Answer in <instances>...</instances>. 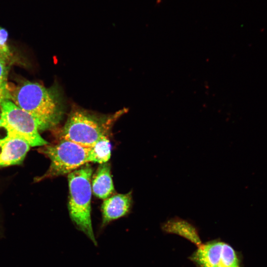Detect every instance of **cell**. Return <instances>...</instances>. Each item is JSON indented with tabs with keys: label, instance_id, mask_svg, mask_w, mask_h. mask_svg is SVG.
I'll use <instances>...</instances> for the list:
<instances>
[{
	"label": "cell",
	"instance_id": "cell-10",
	"mask_svg": "<svg viewBox=\"0 0 267 267\" xmlns=\"http://www.w3.org/2000/svg\"><path fill=\"white\" fill-rule=\"evenodd\" d=\"M167 233H175L184 237L197 247L201 243L197 228L189 221L178 217L171 218L161 224Z\"/></svg>",
	"mask_w": 267,
	"mask_h": 267
},
{
	"label": "cell",
	"instance_id": "cell-1",
	"mask_svg": "<svg viewBox=\"0 0 267 267\" xmlns=\"http://www.w3.org/2000/svg\"><path fill=\"white\" fill-rule=\"evenodd\" d=\"M9 100L35 119L39 130L50 129L60 120L62 113L60 101L52 89L27 81L16 87L9 85Z\"/></svg>",
	"mask_w": 267,
	"mask_h": 267
},
{
	"label": "cell",
	"instance_id": "cell-12",
	"mask_svg": "<svg viewBox=\"0 0 267 267\" xmlns=\"http://www.w3.org/2000/svg\"><path fill=\"white\" fill-rule=\"evenodd\" d=\"M7 60L6 58L0 57V103L4 100L9 99Z\"/></svg>",
	"mask_w": 267,
	"mask_h": 267
},
{
	"label": "cell",
	"instance_id": "cell-6",
	"mask_svg": "<svg viewBox=\"0 0 267 267\" xmlns=\"http://www.w3.org/2000/svg\"><path fill=\"white\" fill-rule=\"evenodd\" d=\"M190 260L198 267H239V259L233 248L218 240L201 244Z\"/></svg>",
	"mask_w": 267,
	"mask_h": 267
},
{
	"label": "cell",
	"instance_id": "cell-5",
	"mask_svg": "<svg viewBox=\"0 0 267 267\" xmlns=\"http://www.w3.org/2000/svg\"><path fill=\"white\" fill-rule=\"evenodd\" d=\"M0 106V121L27 141L30 146L42 147L48 143L40 134L39 125L30 114L9 99L2 101Z\"/></svg>",
	"mask_w": 267,
	"mask_h": 267
},
{
	"label": "cell",
	"instance_id": "cell-7",
	"mask_svg": "<svg viewBox=\"0 0 267 267\" xmlns=\"http://www.w3.org/2000/svg\"><path fill=\"white\" fill-rule=\"evenodd\" d=\"M30 145L0 121V167L21 164Z\"/></svg>",
	"mask_w": 267,
	"mask_h": 267
},
{
	"label": "cell",
	"instance_id": "cell-8",
	"mask_svg": "<svg viewBox=\"0 0 267 267\" xmlns=\"http://www.w3.org/2000/svg\"><path fill=\"white\" fill-rule=\"evenodd\" d=\"M132 203V192L117 194L104 199L102 205V226L119 219L130 211Z\"/></svg>",
	"mask_w": 267,
	"mask_h": 267
},
{
	"label": "cell",
	"instance_id": "cell-14",
	"mask_svg": "<svg viewBox=\"0 0 267 267\" xmlns=\"http://www.w3.org/2000/svg\"><path fill=\"white\" fill-rule=\"evenodd\" d=\"M8 56H9L8 55L6 54L0 49V57L4 58L7 59Z\"/></svg>",
	"mask_w": 267,
	"mask_h": 267
},
{
	"label": "cell",
	"instance_id": "cell-13",
	"mask_svg": "<svg viewBox=\"0 0 267 267\" xmlns=\"http://www.w3.org/2000/svg\"><path fill=\"white\" fill-rule=\"evenodd\" d=\"M7 32L4 29L0 27V49L9 56L10 52L7 44Z\"/></svg>",
	"mask_w": 267,
	"mask_h": 267
},
{
	"label": "cell",
	"instance_id": "cell-2",
	"mask_svg": "<svg viewBox=\"0 0 267 267\" xmlns=\"http://www.w3.org/2000/svg\"><path fill=\"white\" fill-rule=\"evenodd\" d=\"M92 174V169L87 163L68 174V210L76 227L96 245L91 218Z\"/></svg>",
	"mask_w": 267,
	"mask_h": 267
},
{
	"label": "cell",
	"instance_id": "cell-15",
	"mask_svg": "<svg viewBox=\"0 0 267 267\" xmlns=\"http://www.w3.org/2000/svg\"><path fill=\"white\" fill-rule=\"evenodd\" d=\"M1 107L0 106V121L1 120Z\"/></svg>",
	"mask_w": 267,
	"mask_h": 267
},
{
	"label": "cell",
	"instance_id": "cell-4",
	"mask_svg": "<svg viewBox=\"0 0 267 267\" xmlns=\"http://www.w3.org/2000/svg\"><path fill=\"white\" fill-rule=\"evenodd\" d=\"M39 151L50 160V164L45 174L37 179L38 181L69 174L91 162L90 147L63 139L40 147Z\"/></svg>",
	"mask_w": 267,
	"mask_h": 267
},
{
	"label": "cell",
	"instance_id": "cell-3",
	"mask_svg": "<svg viewBox=\"0 0 267 267\" xmlns=\"http://www.w3.org/2000/svg\"><path fill=\"white\" fill-rule=\"evenodd\" d=\"M124 112L120 110L110 116L101 117L75 107L60 130L59 138L91 147L101 138L107 136L113 122Z\"/></svg>",
	"mask_w": 267,
	"mask_h": 267
},
{
	"label": "cell",
	"instance_id": "cell-11",
	"mask_svg": "<svg viewBox=\"0 0 267 267\" xmlns=\"http://www.w3.org/2000/svg\"><path fill=\"white\" fill-rule=\"evenodd\" d=\"M111 144L107 136L98 140L90 147L91 162L100 164L107 162L111 156Z\"/></svg>",
	"mask_w": 267,
	"mask_h": 267
},
{
	"label": "cell",
	"instance_id": "cell-9",
	"mask_svg": "<svg viewBox=\"0 0 267 267\" xmlns=\"http://www.w3.org/2000/svg\"><path fill=\"white\" fill-rule=\"evenodd\" d=\"M92 191L98 198L105 199L114 191L111 175L110 165L108 163L101 164L93 176Z\"/></svg>",
	"mask_w": 267,
	"mask_h": 267
}]
</instances>
